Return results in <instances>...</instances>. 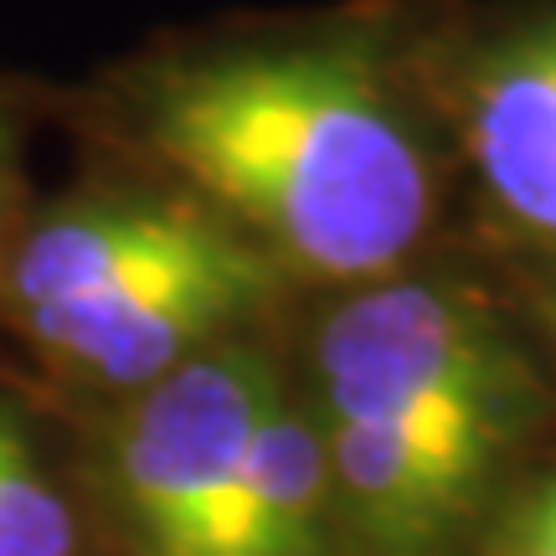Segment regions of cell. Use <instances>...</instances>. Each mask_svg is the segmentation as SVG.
<instances>
[{
	"instance_id": "3",
	"label": "cell",
	"mask_w": 556,
	"mask_h": 556,
	"mask_svg": "<svg viewBox=\"0 0 556 556\" xmlns=\"http://www.w3.org/2000/svg\"><path fill=\"white\" fill-rule=\"evenodd\" d=\"M319 428L397 438L490 484L531 417L536 381L516 340L464 289L381 278L325 315L315 336Z\"/></svg>"
},
{
	"instance_id": "7",
	"label": "cell",
	"mask_w": 556,
	"mask_h": 556,
	"mask_svg": "<svg viewBox=\"0 0 556 556\" xmlns=\"http://www.w3.org/2000/svg\"><path fill=\"white\" fill-rule=\"evenodd\" d=\"M0 556H73V510L11 417H0Z\"/></svg>"
},
{
	"instance_id": "8",
	"label": "cell",
	"mask_w": 556,
	"mask_h": 556,
	"mask_svg": "<svg viewBox=\"0 0 556 556\" xmlns=\"http://www.w3.org/2000/svg\"><path fill=\"white\" fill-rule=\"evenodd\" d=\"M510 556H556V479L531 490V500L520 505L516 531H510Z\"/></svg>"
},
{
	"instance_id": "10",
	"label": "cell",
	"mask_w": 556,
	"mask_h": 556,
	"mask_svg": "<svg viewBox=\"0 0 556 556\" xmlns=\"http://www.w3.org/2000/svg\"><path fill=\"white\" fill-rule=\"evenodd\" d=\"M546 319H552V336H556V289H552V299H546Z\"/></svg>"
},
{
	"instance_id": "2",
	"label": "cell",
	"mask_w": 556,
	"mask_h": 556,
	"mask_svg": "<svg viewBox=\"0 0 556 556\" xmlns=\"http://www.w3.org/2000/svg\"><path fill=\"white\" fill-rule=\"evenodd\" d=\"M278 268L201 201H62L5 258L26 340L83 381L139 392L274 299Z\"/></svg>"
},
{
	"instance_id": "6",
	"label": "cell",
	"mask_w": 556,
	"mask_h": 556,
	"mask_svg": "<svg viewBox=\"0 0 556 556\" xmlns=\"http://www.w3.org/2000/svg\"><path fill=\"white\" fill-rule=\"evenodd\" d=\"M330 458L319 422L278 397L242 454L206 556H325Z\"/></svg>"
},
{
	"instance_id": "5",
	"label": "cell",
	"mask_w": 556,
	"mask_h": 556,
	"mask_svg": "<svg viewBox=\"0 0 556 556\" xmlns=\"http://www.w3.org/2000/svg\"><path fill=\"white\" fill-rule=\"evenodd\" d=\"M458 129L490 206L520 238L556 248V0L469 47Z\"/></svg>"
},
{
	"instance_id": "1",
	"label": "cell",
	"mask_w": 556,
	"mask_h": 556,
	"mask_svg": "<svg viewBox=\"0 0 556 556\" xmlns=\"http://www.w3.org/2000/svg\"><path fill=\"white\" fill-rule=\"evenodd\" d=\"M124 119L160 170L289 274L381 283L433 227V160L377 37L176 52L129 78Z\"/></svg>"
},
{
	"instance_id": "9",
	"label": "cell",
	"mask_w": 556,
	"mask_h": 556,
	"mask_svg": "<svg viewBox=\"0 0 556 556\" xmlns=\"http://www.w3.org/2000/svg\"><path fill=\"white\" fill-rule=\"evenodd\" d=\"M5 212H11V139L0 124V232H5Z\"/></svg>"
},
{
	"instance_id": "4",
	"label": "cell",
	"mask_w": 556,
	"mask_h": 556,
	"mask_svg": "<svg viewBox=\"0 0 556 556\" xmlns=\"http://www.w3.org/2000/svg\"><path fill=\"white\" fill-rule=\"evenodd\" d=\"M283 397L274 361L222 340L139 387L109 443V495L135 556H206L263 413Z\"/></svg>"
}]
</instances>
